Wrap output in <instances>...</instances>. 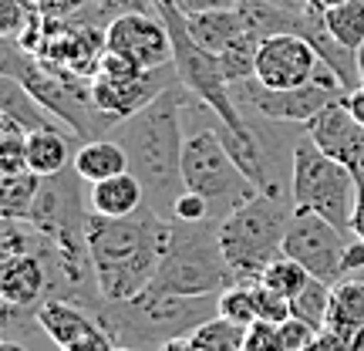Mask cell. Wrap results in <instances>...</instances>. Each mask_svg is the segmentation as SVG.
<instances>
[{"mask_svg":"<svg viewBox=\"0 0 364 351\" xmlns=\"http://www.w3.org/2000/svg\"><path fill=\"white\" fill-rule=\"evenodd\" d=\"M176 234V220L159 216L152 206L139 209L125 220H108L91 213L88 216V253L95 263V281L102 300L139 298L152 284L159 263L166 261Z\"/></svg>","mask_w":364,"mask_h":351,"instance_id":"1","label":"cell"},{"mask_svg":"<svg viewBox=\"0 0 364 351\" xmlns=\"http://www.w3.org/2000/svg\"><path fill=\"white\" fill-rule=\"evenodd\" d=\"M189 95L193 91L176 78V85L152 98L142 112L118 122L112 132L129 152L132 172L142 179L149 206L166 220H172V203L186 189L182 182V149H186L182 105Z\"/></svg>","mask_w":364,"mask_h":351,"instance_id":"2","label":"cell"},{"mask_svg":"<svg viewBox=\"0 0 364 351\" xmlns=\"http://www.w3.org/2000/svg\"><path fill=\"white\" fill-rule=\"evenodd\" d=\"M220 314V294L206 298H176V294H139L132 300H118L95 311L98 325L118 341L132 348L156 351L172 338H186L196 328Z\"/></svg>","mask_w":364,"mask_h":351,"instance_id":"3","label":"cell"},{"mask_svg":"<svg viewBox=\"0 0 364 351\" xmlns=\"http://www.w3.org/2000/svg\"><path fill=\"white\" fill-rule=\"evenodd\" d=\"M290 216H294L290 189L284 193L260 189L253 199H247L220 223V230H216L220 247L236 284H257L263 271L277 257H284V234Z\"/></svg>","mask_w":364,"mask_h":351,"instance_id":"4","label":"cell"},{"mask_svg":"<svg viewBox=\"0 0 364 351\" xmlns=\"http://www.w3.org/2000/svg\"><path fill=\"white\" fill-rule=\"evenodd\" d=\"M216 223H176L172 247L159 263L145 294H176V298H206L223 294L236 284L220 247Z\"/></svg>","mask_w":364,"mask_h":351,"instance_id":"5","label":"cell"},{"mask_svg":"<svg viewBox=\"0 0 364 351\" xmlns=\"http://www.w3.org/2000/svg\"><path fill=\"white\" fill-rule=\"evenodd\" d=\"M152 11L162 17V24L169 27L172 38V71L176 78L193 91V98L206 105L213 115L220 118V129L233 139H247L253 135L240 108H236L233 95H230V81L223 75L220 58L213 51H206L199 41L189 34V24H186V14L172 4V0H152Z\"/></svg>","mask_w":364,"mask_h":351,"instance_id":"6","label":"cell"},{"mask_svg":"<svg viewBox=\"0 0 364 351\" xmlns=\"http://www.w3.org/2000/svg\"><path fill=\"white\" fill-rule=\"evenodd\" d=\"M290 199L294 209H311L338 226L341 234H351L354 203H358V182L338 159L321 152L311 139L294 145L290 162Z\"/></svg>","mask_w":364,"mask_h":351,"instance_id":"7","label":"cell"},{"mask_svg":"<svg viewBox=\"0 0 364 351\" xmlns=\"http://www.w3.org/2000/svg\"><path fill=\"white\" fill-rule=\"evenodd\" d=\"M182 182H186V189L206 196L216 223H223L233 209H240L247 199L260 193L233 162L220 129H199L193 135H186Z\"/></svg>","mask_w":364,"mask_h":351,"instance_id":"8","label":"cell"},{"mask_svg":"<svg viewBox=\"0 0 364 351\" xmlns=\"http://www.w3.org/2000/svg\"><path fill=\"white\" fill-rule=\"evenodd\" d=\"M351 236L341 234L338 226L311 209H294L284 234V253L300 267H307L311 277L324 284H341L344 281V250Z\"/></svg>","mask_w":364,"mask_h":351,"instance_id":"9","label":"cell"},{"mask_svg":"<svg viewBox=\"0 0 364 351\" xmlns=\"http://www.w3.org/2000/svg\"><path fill=\"white\" fill-rule=\"evenodd\" d=\"M169 85L172 81H166V68L142 71V68L129 65L125 58L105 51L98 75L91 78V95H95V105L105 115H112L115 122H125L135 112H142L152 98H159Z\"/></svg>","mask_w":364,"mask_h":351,"instance_id":"10","label":"cell"},{"mask_svg":"<svg viewBox=\"0 0 364 351\" xmlns=\"http://www.w3.org/2000/svg\"><path fill=\"white\" fill-rule=\"evenodd\" d=\"M105 48L142 71L172 68V38L156 11H132L105 27Z\"/></svg>","mask_w":364,"mask_h":351,"instance_id":"11","label":"cell"},{"mask_svg":"<svg viewBox=\"0 0 364 351\" xmlns=\"http://www.w3.org/2000/svg\"><path fill=\"white\" fill-rule=\"evenodd\" d=\"M324 65L314 44L300 34H270L257 51V81L267 88H300L317 78Z\"/></svg>","mask_w":364,"mask_h":351,"instance_id":"12","label":"cell"},{"mask_svg":"<svg viewBox=\"0 0 364 351\" xmlns=\"http://www.w3.org/2000/svg\"><path fill=\"white\" fill-rule=\"evenodd\" d=\"M307 139H311L321 152L338 159L344 169L354 176L358 186H364V125L344 108V102H331L324 112L304 125Z\"/></svg>","mask_w":364,"mask_h":351,"instance_id":"13","label":"cell"},{"mask_svg":"<svg viewBox=\"0 0 364 351\" xmlns=\"http://www.w3.org/2000/svg\"><path fill=\"white\" fill-rule=\"evenodd\" d=\"M344 91L324 88V85H300V88H267L257 78L243 81V102L257 108V115L270 118V122H297L307 125L317 112H324L331 102H338Z\"/></svg>","mask_w":364,"mask_h":351,"instance_id":"14","label":"cell"},{"mask_svg":"<svg viewBox=\"0 0 364 351\" xmlns=\"http://www.w3.org/2000/svg\"><path fill=\"white\" fill-rule=\"evenodd\" d=\"M0 298L7 308L34 314L51 298V277L48 263L41 261L38 250L17 253V257H0Z\"/></svg>","mask_w":364,"mask_h":351,"instance_id":"15","label":"cell"},{"mask_svg":"<svg viewBox=\"0 0 364 351\" xmlns=\"http://www.w3.org/2000/svg\"><path fill=\"white\" fill-rule=\"evenodd\" d=\"M34 325H38L61 351L71 348V345H78V341H85V338H91L95 331H102L98 318H95L88 308H81V304L65 300V298L44 300L38 311H34Z\"/></svg>","mask_w":364,"mask_h":351,"instance_id":"16","label":"cell"},{"mask_svg":"<svg viewBox=\"0 0 364 351\" xmlns=\"http://www.w3.org/2000/svg\"><path fill=\"white\" fill-rule=\"evenodd\" d=\"M324 331L341 338L351 351H364V277H344L331 287Z\"/></svg>","mask_w":364,"mask_h":351,"instance_id":"17","label":"cell"},{"mask_svg":"<svg viewBox=\"0 0 364 351\" xmlns=\"http://www.w3.org/2000/svg\"><path fill=\"white\" fill-rule=\"evenodd\" d=\"M88 206H91V213H98V216L125 220V216H135L139 209L149 206V199H145L142 179L129 169V172H122V176L95 182L88 193Z\"/></svg>","mask_w":364,"mask_h":351,"instance_id":"18","label":"cell"},{"mask_svg":"<svg viewBox=\"0 0 364 351\" xmlns=\"http://www.w3.org/2000/svg\"><path fill=\"white\" fill-rule=\"evenodd\" d=\"M71 169L78 172L85 182H105L112 176H122V172L132 169L129 152L118 139H91V142L78 145V152L71 159Z\"/></svg>","mask_w":364,"mask_h":351,"instance_id":"19","label":"cell"},{"mask_svg":"<svg viewBox=\"0 0 364 351\" xmlns=\"http://www.w3.org/2000/svg\"><path fill=\"white\" fill-rule=\"evenodd\" d=\"M186 24H189V34L213 54L226 51L236 38H243L250 31L247 17L240 14V7H230V11H206V14H186Z\"/></svg>","mask_w":364,"mask_h":351,"instance_id":"20","label":"cell"},{"mask_svg":"<svg viewBox=\"0 0 364 351\" xmlns=\"http://www.w3.org/2000/svg\"><path fill=\"white\" fill-rule=\"evenodd\" d=\"M27 172H34L41 179H48V176H58V172L71 169V145L61 132L48 125V129H34L27 132Z\"/></svg>","mask_w":364,"mask_h":351,"instance_id":"21","label":"cell"},{"mask_svg":"<svg viewBox=\"0 0 364 351\" xmlns=\"http://www.w3.org/2000/svg\"><path fill=\"white\" fill-rule=\"evenodd\" d=\"M0 115H11L14 122H21L27 132L48 129V125H51V112H48L21 81L11 78V75L0 78Z\"/></svg>","mask_w":364,"mask_h":351,"instance_id":"22","label":"cell"},{"mask_svg":"<svg viewBox=\"0 0 364 351\" xmlns=\"http://www.w3.org/2000/svg\"><path fill=\"white\" fill-rule=\"evenodd\" d=\"M41 176L34 172H17V176H4V189H0V213L4 220H27L34 199L41 193Z\"/></svg>","mask_w":364,"mask_h":351,"instance_id":"23","label":"cell"},{"mask_svg":"<svg viewBox=\"0 0 364 351\" xmlns=\"http://www.w3.org/2000/svg\"><path fill=\"white\" fill-rule=\"evenodd\" d=\"M324 24L338 44L358 54L364 44V0H344L338 7L324 11Z\"/></svg>","mask_w":364,"mask_h":351,"instance_id":"24","label":"cell"},{"mask_svg":"<svg viewBox=\"0 0 364 351\" xmlns=\"http://www.w3.org/2000/svg\"><path fill=\"white\" fill-rule=\"evenodd\" d=\"M247 331L250 328H240L216 314V318L203 321L189 338H193L196 351H247Z\"/></svg>","mask_w":364,"mask_h":351,"instance_id":"25","label":"cell"},{"mask_svg":"<svg viewBox=\"0 0 364 351\" xmlns=\"http://www.w3.org/2000/svg\"><path fill=\"white\" fill-rule=\"evenodd\" d=\"M260 34H253V31H247L243 38H236L226 51H220L216 58H220V68L223 75H226V81L230 85H243V81L257 78V51H260Z\"/></svg>","mask_w":364,"mask_h":351,"instance_id":"26","label":"cell"},{"mask_svg":"<svg viewBox=\"0 0 364 351\" xmlns=\"http://www.w3.org/2000/svg\"><path fill=\"white\" fill-rule=\"evenodd\" d=\"M327 311H331V284L317 281V277L300 290L297 298L290 300V314H294L297 321H304V325H311L317 335H321L327 325Z\"/></svg>","mask_w":364,"mask_h":351,"instance_id":"27","label":"cell"},{"mask_svg":"<svg viewBox=\"0 0 364 351\" xmlns=\"http://www.w3.org/2000/svg\"><path fill=\"white\" fill-rule=\"evenodd\" d=\"M314 277L307 273V267H300L297 261H290V257H277V261L263 271V277H260V284H267L270 290H277L280 298H287V300H294L304 290V287L311 284Z\"/></svg>","mask_w":364,"mask_h":351,"instance_id":"28","label":"cell"},{"mask_svg":"<svg viewBox=\"0 0 364 351\" xmlns=\"http://www.w3.org/2000/svg\"><path fill=\"white\" fill-rule=\"evenodd\" d=\"M220 318L233 321L240 328L257 325V308H253V294H250V284H233L220 294Z\"/></svg>","mask_w":364,"mask_h":351,"instance_id":"29","label":"cell"},{"mask_svg":"<svg viewBox=\"0 0 364 351\" xmlns=\"http://www.w3.org/2000/svg\"><path fill=\"white\" fill-rule=\"evenodd\" d=\"M250 294H253V308H257V321H270V325H284L290 321V300L280 298L277 290H270L267 284H250Z\"/></svg>","mask_w":364,"mask_h":351,"instance_id":"30","label":"cell"},{"mask_svg":"<svg viewBox=\"0 0 364 351\" xmlns=\"http://www.w3.org/2000/svg\"><path fill=\"white\" fill-rule=\"evenodd\" d=\"M34 14H38L34 0H0V31H4V38L17 41L27 31Z\"/></svg>","mask_w":364,"mask_h":351,"instance_id":"31","label":"cell"},{"mask_svg":"<svg viewBox=\"0 0 364 351\" xmlns=\"http://www.w3.org/2000/svg\"><path fill=\"white\" fill-rule=\"evenodd\" d=\"M172 220L176 223H216L213 220V206H209L206 196L193 193V189H182L172 203ZM220 226V223H216Z\"/></svg>","mask_w":364,"mask_h":351,"instance_id":"32","label":"cell"},{"mask_svg":"<svg viewBox=\"0 0 364 351\" xmlns=\"http://www.w3.org/2000/svg\"><path fill=\"white\" fill-rule=\"evenodd\" d=\"M88 24H98V27H108L115 17L122 14H132V11H152V0H98L88 7Z\"/></svg>","mask_w":364,"mask_h":351,"instance_id":"33","label":"cell"},{"mask_svg":"<svg viewBox=\"0 0 364 351\" xmlns=\"http://www.w3.org/2000/svg\"><path fill=\"white\" fill-rule=\"evenodd\" d=\"M247 351H284L280 325H270V321H257V325H250Z\"/></svg>","mask_w":364,"mask_h":351,"instance_id":"34","label":"cell"},{"mask_svg":"<svg viewBox=\"0 0 364 351\" xmlns=\"http://www.w3.org/2000/svg\"><path fill=\"white\" fill-rule=\"evenodd\" d=\"M38 11L44 17H58V21H68V17H78L85 7L98 4V0H34Z\"/></svg>","mask_w":364,"mask_h":351,"instance_id":"35","label":"cell"},{"mask_svg":"<svg viewBox=\"0 0 364 351\" xmlns=\"http://www.w3.org/2000/svg\"><path fill=\"white\" fill-rule=\"evenodd\" d=\"M182 14H206V11H230L240 7V0H172Z\"/></svg>","mask_w":364,"mask_h":351,"instance_id":"36","label":"cell"},{"mask_svg":"<svg viewBox=\"0 0 364 351\" xmlns=\"http://www.w3.org/2000/svg\"><path fill=\"white\" fill-rule=\"evenodd\" d=\"M361 271H364V240L351 236V240H348V250H344V277L361 273Z\"/></svg>","mask_w":364,"mask_h":351,"instance_id":"37","label":"cell"},{"mask_svg":"<svg viewBox=\"0 0 364 351\" xmlns=\"http://www.w3.org/2000/svg\"><path fill=\"white\" fill-rule=\"evenodd\" d=\"M118 341L112 338V335H108V331H95V335H91V338H85V341H78V345H71V348H65V351H112L115 348Z\"/></svg>","mask_w":364,"mask_h":351,"instance_id":"38","label":"cell"},{"mask_svg":"<svg viewBox=\"0 0 364 351\" xmlns=\"http://www.w3.org/2000/svg\"><path fill=\"white\" fill-rule=\"evenodd\" d=\"M341 102H344V108H348V112H351V115L364 125V81L358 85V88L344 91V95H341Z\"/></svg>","mask_w":364,"mask_h":351,"instance_id":"39","label":"cell"},{"mask_svg":"<svg viewBox=\"0 0 364 351\" xmlns=\"http://www.w3.org/2000/svg\"><path fill=\"white\" fill-rule=\"evenodd\" d=\"M307 351H351V348H348V345H344L341 338H334L331 331H321V335L314 338V345H311Z\"/></svg>","mask_w":364,"mask_h":351,"instance_id":"40","label":"cell"},{"mask_svg":"<svg viewBox=\"0 0 364 351\" xmlns=\"http://www.w3.org/2000/svg\"><path fill=\"white\" fill-rule=\"evenodd\" d=\"M351 234L358 240H364V186H358V203H354V220H351Z\"/></svg>","mask_w":364,"mask_h":351,"instance_id":"41","label":"cell"},{"mask_svg":"<svg viewBox=\"0 0 364 351\" xmlns=\"http://www.w3.org/2000/svg\"><path fill=\"white\" fill-rule=\"evenodd\" d=\"M156 351H196V345H193V338L186 335V338H172V341H166V345H159Z\"/></svg>","mask_w":364,"mask_h":351,"instance_id":"42","label":"cell"},{"mask_svg":"<svg viewBox=\"0 0 364 351\" xmlns=\"http://www.w3.org/2000/svg\"><path fill=\"white\" fill-rule=\"evenodd\" d=\"M338 4H344V0H307V7H314V11H331V7H338Z\"/></svg>","mask_w":364,"mask_h":351,"instance_id":"43","label":"cell"},{"mask_svg":"<svg viewBox=\"0 0 364 351\" xmlns=\"http://www.w3.org/2000/svg\"><path fill=\"white\" fill-rule=\"evenodd\" d=\"M0 351H27L24 345H17V341H4V345H0Z\"/></svg>","mask_w":364,"mask_h":351,"instance_id":"44","label":"cell"},{"mask_svg":"<svg viewBox=\"0 0 364 351\" xmlns=\"http://www.w3.org/2000/svg\"><path fill=\"white\" fill-rule=\"evenodd\" d=\"M358 68H361V81H364V44H361V51H358Z\"/></svg>","mask_w":364,"mask_h":351,"instance_id":"45","label":"cell"},{"mask_svg":"<svg viewBox=\"0 0 364 351\" xmlns=\"http://www.w3.org/2000/svg\"><path fill=\"white\" fill-rule=\"evenodd\" d=\"M112 351H145V348H132V345H115Z\"/></svg>","mask_w":364,"mask_h":351,"instance_id":"46","label":"cell"}]
</instances>
